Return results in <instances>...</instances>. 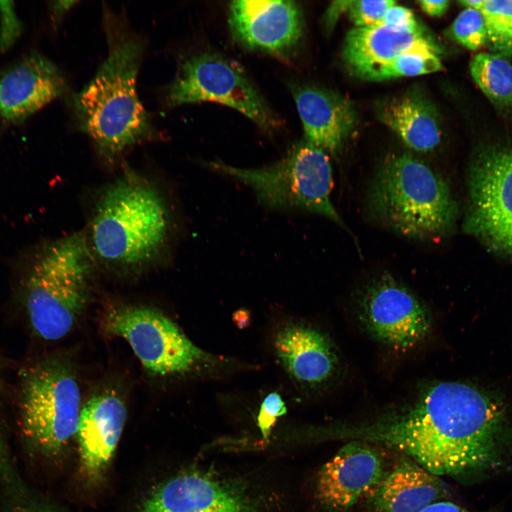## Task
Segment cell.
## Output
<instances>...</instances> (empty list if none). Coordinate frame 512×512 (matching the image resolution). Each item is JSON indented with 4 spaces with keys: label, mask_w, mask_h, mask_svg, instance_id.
I'll return each instance as SVG.
<instances>
[{
    "label": "cell",
    "mask_w": 512,
    "mask_h": 512,
    "mask_svg": "<svg viewBox=\"0 0 512 512\" xmlns=\"http://www.w3.org/2000/svg\"><path fill=\"white\" fill-rule=\"evenodd\" d=\"M328 434L397 450L440 477L497 466L512 438L503 400L457 381L433 384L410 405L369 420L331 427Z\"/></svg>",
    "instance_id": "obj_1"
},
{
    "label": "cell",
    "mask_w": 512,
    "mask_h": 512,
    "mask_svg": "<svg viewBox=\"0 0 512 512\" xmlns=\"http://www.w3.org/2000/svg\"><path fill=\"white\" fill-rule=\"evenodd\" d=\"M107 55L92 79L73 96L78 124L99 152L113 159L130 146L156 135L140 101L137 76L142 39L110 11H105Z\"/></svg>",
    "instance_id": "obj_2"
},
{
    "label": "cell",
    "mask_w": 512,
    "mask_h": 512,
    "mask_svg": "<svg viewBox=\"0 0 512 512\" xmlns=\"http://www.w3.org/2000/svg\"><path fill=\"white\" fill-rule=\"evenodd\" d=\"M368 206L382 225L409 238L438 240L457 220V202L444 179L406 154L387 156L370 186Z\"/></svg>",
    "instance_id": "obj_3"
},
{
    "label": "cell",
    "mask_w": 512,
    "mask_h": 512,
    "mask_svg": "<svg viewBox=\"0 0 512 512\" xmlns=\"http://www.w3.org/2000/svg\"><path fill=\"white\" fill-rule=\"evenodd\" d=\"M167 207L158 191L133 175L104 191L90 229V248L102 261L134 267L152 260L169 232Z\"/></svg>",
    "instance_id": "obj_4"
},
{
    "label": "cell",
    "mask_w": 512,
    "mask_h": 512,
    "mask_svg": "<svg viewBox=\"0 0 512 512\" xmlns=\"http://www.w3.org/2000/svg\"><path fill=\"white\" fill-rule=\"evenodd\" d=\"M93 253L80 233L58 239L36 255L26 280L31 324L41 338L55 341L72 329L87 299Z\"/></svg>",
    "instance_id": "obj_5"
},
{
    "label": "cell",
    "mask_w": 512,
    "mask_h": 512,
    "mask_svg": "<svg viewBox=\"0 0 512 512\" xmlns=\"http://www.w3.org/2000/svg\"><path fill=\"white\" fill-rule=\"evenodd\" d=\"M203 165L250 187L267 208L316 213L346 229L331 199L334 180L329 154L304 139L267 166L241 168L219 160Z\"/></svg>",
    "instance_id": "obj_6"
},
{
    "label": "cell",
    "mask_w": 512,
    "mask_h": 512,
    "mask_svg": "<svg viewBox=\"0 0 512 512\" xmlns=\"http://www.w3.org/2000/svg\"><path fill=\"white\" fill-rule=\"evenodd\" d=\"M104 325L108 333L124 338L144 368L155 375L199 370L212 375L234 365L202 350L172 320L151 308H114L107 314Z\"/></svg>",
    "instance_id": "obj_7"
},
{
    "label": "cell",
    "mask_w": 512,
    "mask_h": 512,
    "mask_svg": "<svg viewBox=\"0 0 512 512\" xmlns=\"http://www.w3.org/2000/svg\"><path fill=\"white\" fill-rule=\"evenodd\" d=\"M170 107L201 102L219 103L237 110L266 130L279 120L240 66L213 53L183 60L166 90Z\"/></svg>",
    "instance_id": "obj_8"
},
{
    "label": "cell",
    "mask_w": 512,
    "mask_h": 512,
    "mask_svg": "<svg viewBox=\"0 0 512 512\" xmlns=\"http://www.w3.org/2000/svg\"><path fill=\"white\" fill-rule=\"evenodd\" d=\"M81 395L73 372L58 362L40 365L26 377L21 403L23 437L38 452L53 454L77 434Z\"/></svg>",
    "instance_id": "obj_9"
},
{
    "label": "cell",
    "mask_w": 512,
    "mask_h": 512,
    "mask_svg": "<svg viewBox=\"0 0 512 512\" xmlns=\"http://www.w3.org/2000/svg\"><path fill=\"white\" fill-rule=\"evenodd\" d=\"M464 230L489 249L512 257V143L480 148L468 172Z\"/></svg>",
    "instance_id": "obj_10"
},
{
    "label": "cell",
    "mask_w": 512,
    "mask_h": 512,
    "mask_svg": "<svg viewBox=\"0 0 512 512\" xmlns=\"http://www.w3.org/2000/svg\"><path fill=\"white\" fill-rule=\"evenodd\" d=\"M360 319L377 341L396 350L414 348L432 330L426 306L388 274L373 279L360 299Z\"/></svg>",
    "instance_id": "obj_11"
},
{
    "label": "cell",
    "mask_w": 512,
    "mask_h": 512,
    "mask_svg": "<svg viewBox=\"0 0 512 512\" xmlns=\"http://www.w3.org/2000/svg\"><path fill=\"white\" fill-rule=\"evenodd\" d=\"M228 21L240 46L282 58L294 53L304 35L303 11L294 1H233Z\"/></svg>",
    "instance_id": "obj_12"
},
{
    "label": "cell",
    "mask_w": 512,
    "mask_h": 512,
    "mask_svg": "<svg viewBox=\"0 0 512 512\" xmlns=\"http://www.w3.org/2000/svg\"><path fill=\"white\" fill-rule=\"evenodd\" d=\"M381 448L365 441H347L319 471L316 492L320 503L343 512L367 499L389 470Z\"/></svg>",
    "instance_id": "obj_13"
},
{
    "label": "cell",
    "mask_w": 512,
    "mask_h": 512,
    "mask_svg": "<svg viewBox=\"0 0 512 512\" xmlns=\"http://www.w3.org/2000/svg\"><path fill=\"white\" fill-rule=\"evenodd\" d=\"M275 357L291 382L311 395L325 388L337 372L339 360L329 337L312 324L292 319L273 334Z\"/></svg>",
    "instance_id": "obj_14"
},
{
    "label": "cell",
    "mask_w": 512,
    "mask_h": 512,
    "mask_svg": "<svg viewBox=\"0 0 512 512\" xmlns=\"http://www.w3.org/2000/svg\"><path fill=\"white\" fill-rule=\"evenodd\" d=\"M65 79L50 60L33 53L0 77V117L6 122L23 121L62 95Z\"/></svg>",
    "instance_id": "obj_15"
},
{
    "label": "cell",
    "mask_w": 512,
    "mask_h": 512,
    "mask_svg": "<svg viewBox=\"0 0 512 512\" xmlns=\"http://www.w3.org/2000/svg\"><path fill=\"white\" fill-rule=\"evenodd\" d=\"M291 91L304 139L327 154H338L355 124L352 104L334 92L311 85H293Z\"/></svg>",
    "instance_id": "obj_16"
},
{
    "label": "cell",
    "mask_w": 512,
    "mask_h": 512,
    "mask_svg": "<svg viewBox=\"0 0 512 512\" xmlns=\"http://www.w3.org/2000/svg\"><path fill=\"white\" fill-rule=\"evenodd\" d=\"M447 494L442 477L402 454L367 500L373 512H421Z\"/></svg>",
    "instance_id": "obj_17"
},
{
    "label": "cell",
    "mask_w": 512,
    "mask_h": 512,
    "mask_svg": "<svg viewBox=\"0 0 512 512\" xmlns=\"http://www.w3.org/2000/svg\"><path fill=\"white\" fill-rule=\"evenodd\" d=\"M142 512H250L240 494L199 474L177 476L161 486Z\"/></svg>",
    "instance_id": "obj_18"
},
{
    "label": "cell",
    "mask_w": 512,
    "mask_h": 512,
    "mask_svg": "<svg viewBox=\"0 0 512 512\" xmlns=\"http://www.w3.org/2000/svg\"><path fill=\"white\" fill-rule=\"evenodd\" d=\"M126 417L124 403L114 393L98 394L82 408L77 434L82 462L90 476L97 475L110 462Z\"/></svg>",
    "instance_id": "obj_19"
},
{
    "label": "cell",
    "mask_w": 512,
    "mask_h": 512,
    "mask_svg": "<svg viewBox=\"0 0 512 512\" xmlns=\"http://www.w3.org/2000/svg\"><path fill=\"white\" fill-rule=\"evenodd\" d=\"M409 53L439 55L440 49L425 31L400 32L372 25L356 27L348 32L342 55L344 63L353 71Z\"/></svg>",
    "instance_id": "obj_20"
},
{
    "label": "cell",
    "mask_w": 512,
    "mask_h": 512,
    "mask_svg": "<svg viewBox=\"0 0 512 512\" xmlns=\"http://www.w3.org/2000/svg\"><path fill=\"white\" fill-rule=\"evenodd\" d=\"M378 114L380 120L415 151H430L441 141L436 109L420 92H407L383 102Z\"/></svg>",
    "instance_id": "obj_21"
},
{
    "label": "cell",
    "mask_w": 512,
    "mask_h": 512,
    "mask_svg": "<svg viewBox=\"0 0 512 512\" xmlns=\"http://www.w3.org/2000/svg\"><path fill=\"white\" fill-rule=\"evenodd\" d=\"M469 70L477 85L496 106L512 110V65L506 58L480 53L473 57Z\"/></svg>",
    "instance_id": "obj_22"
},
{
    "label": "cell",
    "mask_w": 512,
    "mask_h": 512,
    "mask_svg": "<svg viewBox=\"0 0 512 512\" xmlns=\"http://www.w3.org/2000/svg\"><path fill=\"white\" fill-rule=\"evenodd\" d=\"M442 69L443 65L437 54L409 53L383 62L363 65L351 72L362 79L381 81L429 74Z\"/></svg>",
    "instance_id": "obj_23"
},
{
    "label": "cell",
    "mask_w": 512,
    "mask_h": 512,
    "mask_svg": "<svg viewBox=\"0 0 512 512\" xmlns=\"http://www.w3.org/2000/svg\"><path fill=\"white\" fill-rule=\"evenodd\" d=\"M487 34V43L494 53L512 55V0L484 1L481 9Z\"/></svg>",
    "instance_id": "obj_24"
},
{
    "label": "cell",
    "mask_w": 512,
    "mask_h": 512,
    "mask_svg": "<svg viewBox=\"0 0 512 512\" xmlns=\"http://www.w3.org/2000/svg\"><path fill=\"white\" fill-rule=\"evenodd\" d=\"M451 33L461 45L477 50L487 42L485 21L479 10L466 8L454 21Z\"/></svg>",
    "instance_id": "obj_25"
},
{
    "label": "cell",
    "mask_w": 512,
    "mask_h": 512,
    "mask_svg": "<svg viewBox=\"0 0 512 512\" xmlns=\"http://www.w3.org/2000/svg\"><path fill=\"white\" fill-rule=\"evenodd\" d=\"M395 5L393 0L351 1L347 10L350 20L356 27L375 25L391 6Z\"/></svg>",
    "instance_id": "obj_26"
},
{
    "label": "cell",
    "mask_w": 512,
    "mask_h": 512,
    "mask_svg": "<svg viewBox=\"0 0 512 512\" xmlns=\"http://www.w3.org/2000/svg\"><path fill=\"white\" fill-rule=\"evenodd\" d=\"M23 31L15 5L11 1H0V52L8 51Z\"/></svg>",
    "instance_id": "obj_27"
},
{
    "label": "cell",
    "mask_w": 512,
    "mask_h": 512,
    "mask_svg": "<svg viewBox=\"0 0 512 512\" xmlns=\"http://www.w3.org/2000/svg\"><path fill=\"white\" fill-rule=\"evenodd\" d=\"M286 412L285 402L279 393L272 392L264 398L257 417V424L264 439L269 438L276 421Z\"/></svg>",
    "instance_id": "obj_28"
},
{
    "label": "cell",
    "mask_w": 512,
    "mask_h": 512,
    "mask_svg": "<svg viewBox=\"0 0 512 512\" xmlns=\"http://www.w3.org/2000/svg\"><path fill=\"white\" fill-rule=\"evenodd\" d=\"M375 25L400 32L424 31L411 10L396 4L388 9L383 18Z\"/></svg>",
    "instance_id": "obj_29"
},
{
    "label": "cell",
    "mask_w": 512,
    "mask_h": 512,
    "mask_svg": "<svg viewBox=\"0 0 512 512\" xmlns=\"http://www.w3.org/2000/svg\"><path fill=\"white\" fill-rule=\"evenodd\" d=\"M351 0H341L332 1L325 11L323 16V23L325 30L330 33L334 28L339 17L347 12Z\"/></svg>",
    "instance_id": "obj_30"
},
{
    "label": "cell",
    "mask_w": 512,
    "mask_h": 512,
    "mask_svg": "<svg viewBox=\"0 0 512 512\" xmlns=\"http://www.w3.org/2000/svg\"><path fill=\"white\" fill-rule=\"evenodd\" d=\"M418 4L422 10L430 16L439 17L442 16L448 9L449 1L420 0Z\"/></svg>",
    "instance_id": "obj_31"
},
{
    "label": "cell",
    "mask_w": 512,
    "mask_h": 512,
    "mask_svg": "<svg viewBox=\"0 0 512 512\" xmlns=\"http://www.w3.org/2000/svg\"><path fill=\"white\" fill-rule=\"evenodd\" d=\"M421 512H479L468 510L460 506L453 502L448 501H441L434 503Z\"/></svg>",
    "instance_id": "obj_32"
},
{
    "label": "cell",
    "mask_w": 512,
    "mask_h": 512,
    "mask_svg": "<svg viewBox=\"0 0 512 512\" xmlns=\"http://www.w3.org/2000/svg\"><path fill=\"white\" fill-rule=\"evenodd\" d=\"M77 1H55L50 2L52 16L55 21L63 17L74 5Z\"/></svg>",
    "instance_id": "obj_33"
},
{
    "label": "cell",
    "mask_w": 512,
    "mask_h": 512,
    "mask_svg": "<svg viewBox=\"0 0 512 512\" xmlns=\"http://www.w3.org/2000/svg\"><path fill=\"white\" fill-rule=\"evenodd\" d=\"M484 1L485 0H464L460 1L459 3L466 8L473 9L481 11Z\"/></svg>",
    "instance_id": "obj_34"
},
{
    "label": "cell",
    "mask_w": 512,
    "mask_h": 512,
    "mask_svg": "<svg viewBox=\"0 0 512 512\" xmlns=\"http://www.w3.org/2000/svg\"><path fill=\"white\" fill-rule=\"evenodd\" d=\"M9 512H41L37 510H35L34 508L28 507V505L27 506H18L12 510H11Z\"/></svg>",
    "instance_id": "obj_35"
}]
</instances>
